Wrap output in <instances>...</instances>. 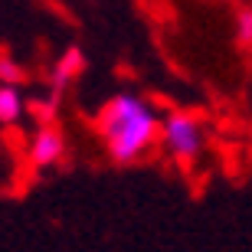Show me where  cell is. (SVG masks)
<instances>
[{
	"instance_id": "277c9868",
	"label": "cell",
	"mask_w": 252,
	"mask_h": 252,
	"mask_svg": "<svg viewBox=\"0 0 252 252\" xmlns=\"http://www.w3.org/2000/svg\"><path fill=\"white\" fill-rule=\"evenodd\" d=\"M85 65H89V59H85L82 46H75V43H72V46H65L63 53H59V59L53 63L49 89H53V92H59V95H65V92H69V85L82 79Z\"/></svg>"
},
{
	"instance_id": "ba28073f",
	"label": "cell",
	"mask_w": 252,
	"mask_h": 252,
	"mask_svg": "<svg viewBox=\"0 0 252 252\" xmlns=\"http://www.w3.org/2000/svg\"><path fill=\"white\" fill-rule=\"evenodd\" d=\"M203 3H213V0H203Z\"/></svg>"
},
{
	"instance_id": "8992f818",
	"label": "cell",
	"mask_w": 252,
	"mask_h": 252,
	"mask_svg": "<svg viewBox=\"0 0 252 252\" xmlns=\"http://www.w3.org/2000/svg\"><path fill=\"white\" fill-rule=\"evenodd\" d=\"M233 43L236 49L252 53V3H239L233 13Z\"/></svg>"
},
{
	"instance_id": "7a4b0ae2",
	"label": "cell",
	"mask_w": 252,
	"mask_h": 252,
	"mask_svg": "<svg viewBox=\"0 0 252 252\" xmlns=\"http://www.w3.org/2000/svg\"><path fill=\"white\" fill-rule=\"evenodd\" d=\"M160 148L167 151L170 160H177L180 167H190L200 160L206 148V128L200 115L187 108H170L160 118Z\"/></svg>"
},
{
	"instance_id": "6da1fadb",
	"label": "cell",
	"mask_w": 252,
	"mask_h": 252,
	"mask_svg": "<svg viewBox=\"0 0 252 252\" xmlns=\"http://www.w3.org/2000/svg\"><path fill=\"white\" fill-rule=\"evenodd\" d=\"M160 118L151 102L138 92H115L95 112V134L112 164H138L160 144Z\"/></svg>"
},
{
	"instance_id": "52a82bcc",
	"label": "cell",
	"mask_w": 252,
	"mask_h": 252,
	"mask_svg": "<svg viewBox=\"0 0 252 252\" xmlns=\"http://www.w3.org/2000/svg\"><path fill=\"white\" fill-rule=\"evenodd\" d=\"M30 75H27V65L20 63V59H13L10 53H0V82L7 85H23Z\"/></svg>"
},
{
	"instance_id": "3957f363",
	"label": "cell",
	"mask_w": 252,
	"mask_h": 252,
	"mask_svg": "<svg viewBox=\"0 0 252 252\" xmlns=\"http://www.w3.org/2000/svg\"><path fill=\"white\" fill-rule=\"evenodd\" d=\"M65 154H69V141H65V131L59 128V122H39L33 138L27 141V167L53 170L63 164Z\"/></svg>"
},
{
	"instance_id": "5b68a950",
	"label": "cell",
	"mask_w": 252,
	"mask_h": 252,
	"mask_svg": "<svg viewBox=\"0 0 252 252\" xmlns=\"http://www.w3.org/2000/svg\"><path fill=\"white\" fill-rule=\"evenodd\" d=\"M30 105H27V95L20 85H7L0 82V128H13L27 118Z\"/></svg>"
}]
</instances>
